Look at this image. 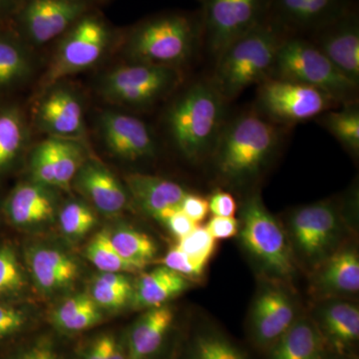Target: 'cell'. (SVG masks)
<instances>
[{"mask_svg":"<svg viewBox=\"0 0 359 359\" xmlns=\"http://www.w3.org/2000/svg\"><path fill=\"white\" fill-rule=\"evenodd\" d=\"M203 36L201 15L168 13L123 30L120 42L130 62L179 69L192 57Z\"/></svg>","mask_w":359,"mask_h":359,"instance_id":"cell-1","label":"cell"},{"mask_svg":"<svg viewBox=\"0 0 359 359\" xmlns=\"http://www.w3.org/2000/svg\"><path fill=\"white\" fill-rule=\"evenodd\" d=\"M226 103L212 80H202L184 90L168 108V134L187 159L197 162L214 150L226 123Z\"/></svg>","mask_w":359,"mask_h":359,"instance_id":"cell-2","label":"cell"},{"mask_svg":"<svg viewBox=\"0 0 359 359\" xmlns=\"http://www.w3.org/2000/svg\"><path fill=\"white\" fill-rule=\"evenodd\" d=\"M285 39L282 25L264 20L219 54L212 81L226 102L269 76Z\"/></svg>","mask_w":359,"mask_h":359,"instance_id":"cell-3","label":"cell"},{"mask_svg":"<svg viewBox=\"0 0 359 359\" xmlns=\"http://www.w3.org/2000/svg\"><path fill=\"white\" fill-rule=\"evenodd\" d=\"M121 35L122 32L115 29L97 6L90 9L56 40L53 56L40 80L39 91L95 66L114 42L120 41Z\"/></svg>","mask_w":359,"mask_h":359,"instance_id":"cell-4","label":"cell"},{"mask_svg":"<svg viewBox=\"0 0 359 359\" xmlns=\"http://www.w3.org/2000/svg\"><path fill=\"white\" fill-rule=\"evenodd\" d=\"M280 140L273 122L256 112L224 123L214 150L219 173L226 178L252 176L268 161Z\"/></svg>","mask_w":359,"mask_h":359,"instance_id":"cell-5","label":"cell"},{"mask_svg":"<svg viewBox=\"0 0 359 359\" xmlns=\"http://www.w3.org/2000/svg\"><path fill=\"white\" fill-rule=\"evenodd\" d=\"M269 77L320 89L337 103L353 102L358 89V83L342 74L313 42L292 37L280 45Z\"/></svg>","mask_w":359,"mask_h":359,"instance_id":"cell-6","label":"cell"},{"mask_svg":"<svg viewBox=\"0 0 359 359\" xmlns=\"http://www.w3.org/2000/svg\"><path fill=\"white\" fill-rule=\"evenodd\" d=\"M181 82L178 68L130 62L106 73L99 93L116 105L145 108L169 95Z\"/></svg>","mask_w":359,"mask_h":359,"instance_id":"cell-7","label":"cell"},{"mask_svg":"<svg viewBox=\"0 0 359 359\" xmlns=\"http://www.w3.org/2000/svg\"><path fill=\"white\" fill-rule=\"evenodd\" d=\"M97 6L95 0H21L8 23L33 48L56 41Z\"/></svg>","mask_w":359,"mask_h":359,"instance_id":"cell-8","label":"cell"},{"mask_svg":"<svg viewBox=\"0 0 359 359\" xmlns=\"http://www.w3.org/2000/svg\"><path fill=\"white\" fill-rule=\"evenodd\" d=\"M203 35L215 57L264 20L271 0H203Z\"/></svg>","mask_w":359,"mask_h":359,"instance_id":"cell-9","label":"cell"},{"mask_svg":"<svg viewBox=\"0 0 359 359\" xmlns=\"http://www.w3.org/2000/svg\"><path fill=\"white\" fill-rule=\"evenodd\" d=\"M259 84V106L266 116L278 122L308 121L337 103L325 92L297 82L268 77Z\"/></svg>","mask_w":359,"mask_h":359,"instance_id":"cell-10","label":"cell"},{"mask_svg":"<svg viewBox=\"0 0 359 359\" xmlns=\"http://www.w3.org/2000/svg\"><path fill=\"white\" fill-rule=\"evenodd\" d=\"M241 240L245 249L269 269L282 276L294 271L285 233L259 198H252L244 211Z\"/></svg>","mask_w":359,"mask_h":359,"instance_id":"cell-11","label":"cell"},{"mask_svg":"<svg viewBox=\"0 0 359 359\" xmlns=\"http://www.w3.org/2000/svg\"><path fill=\"white\" fill-rule=\"evenodd\" d=\"M33 121L37 129L50 137L84 142L87 136L83 100L63 81L40 92Z\"/></svg>","mask_w":359,"mask_h":359,"instance_id":"cell-12","label":"cell"},{"mask_svg":"<svg viewBox=\"0 0 359 359\" xmlns=\"http://www.w3.org/2000/svg\"><path fill=\"white\" fill-rule=\"evenodd\" d=\"M86 160L84 142L48 136L30 155L32 181L53 190H69Z\"/></svg>","mask_w":359,"mask_h":359,"instance_id":"cell-13","label":"cell"},{"mask_svg":"<svg viewBox=\"0 0 359 359\" xmlns=\"http://www.w3.org/2000/svg\"><path fill=\"white\" fill-rule=\"evenodd\" d=\"M99 134L111 154L127 161L154 157L156 142L150 128L139 118L104 111L99 117Z\"/></svg>","mask_w":359,"mask_h":359,"instance_id":"cell-14","label":"cell"},{"mask_svg":"<svg viewBox=\"0 0 359 359\" xmlns=\"http://www.w3.org/2000/svg\"><path fill=\"white\" fill-rule=\"evenodd\" d=\"M313 44L342 74L358 84L359 27L355 16L340 14L320 25Z\"/></svg>","mask_w":359,"mask_h":359,"instance_id":"cell-15","label":"cell"},{"mask_svg":"<svg viewBox=\"0 0 359 359\" xmlns=\"http://www.w3.org/2000/svg\"><path fill=\"white\" fill-rule=\"evenodd\" d=\"M72 184L104 215L119 214L128 204V190L107 167L95 160L85 161Z\"/></svg>","mask_w":359,"mask_h":359,"instance_id":"cell-16","label":"cell"},{"mask_svg":"<svg viewBox=\"0 0 359 359\" xmlns=\"http://www.w3.org/2000/svg\"><path fill=\"white\" fill-rule=\"evenodd\" d=\"M125 182L137 205L162 223L181 210L184 198L188 194L176 182L151 175H127Z\"/></svg>","mask_w":359,"mask_h":359,"instance_id":"cell-17","label":"cell"},{"mask_svg":"<svg viewBox=\"0 0 359 359\" xmlns=\"http://www.w3.org/2000/svg\"><path fill=\"white\" fill-rule=\"evenodd\" d=\"M295 313L289 297L280 290L263 292L252 308L250 332L261 348H271L294 325Z\"/></svg>","mask_w":359,"mask_h":359,"instance_id":"cell-18","label":"cell"},{"mask_svg":"<svg viewBox=\"0 0 359 359\" xmlns=\"http://www.w3.org/2000/svg\"><path fill=\"white\" fill-rule=\"evenodd\" d=\"M337 218L330 203L306 205L292 217V233L295 242L306 256L321 254L334 237Z\"/></svg>","mask_w":359,"mask_h":359,"instance_id":"cell-19","label":"cell"},{"mask_svg":"<svg viewBox=\"0 0 359 359\" xmlns=\"http://www.w3.org/2000/svg\"><path fill=\"white\" fill-rule=\"evenodd\" d=\"M9 221L18 226H32L53 219L56 197L53 189L35 182H22L11 191L4 205Z\"/></svg>","mask_w":359,"mask_h":359,"instance_id":"cell-20","label":"cell"},{"mask_svg":"<svg viewBox=\"0 0 359 359\" xmlns=\"http://www.w3.org/2000/svg\"><path fill=\"white\" fill-rule=\"evenodd\" d=\"M173 309L167 306L148 309L130 330L125 341L127 359H152L164 346L174 323Z\"/></svg>","mask_w":359,"mask_h":359,"instance_id":"cell-21","label":"cell"},{"mask_svg":"<svg viewBox=\"0 0 359 359\" xmlns=\"http://www.w3.org/2000/svg\"><path fill=\"white\" fill-rule=\"evenodd\" d=\"M32 49L8 22L0 23V96L22 86L32 77Z\"/></svg>","mask_w":359,"mask_h":359,"instance_id":"cell-22","label":"cell"},{"mask_svg":"<svg viewBox=\"0 0 359 359\" xmlns=\"http://www.w3.org/2000/svg\"><path fill=\"white\" fill-rule=\"evenodd\" d=\"M28 264L37 287L42 292H56L76 280L78 266L72 257L52 248H36L28 254Z\"/></svg>","mask_w":359,"mask_h":359,"instance_id":"cell-23","label":"cell"},{"mask_svg":"<svg viewBox=\"0 0 359 359\" xmlns=\"http://www.w3.org/2000/svg\"><path fill=\"white\" fill-rule=\"evenodd\" d=\"M328 348L318 325L306 320H295L269 348V359H327Z\"/></svg>","mask_w":359,"mask_h":359,"instance_id":"cell-24","label":"cell"},{"mask_svg":"<svg viewBox=\"0 0 359 359\" xmlns=\"http://www.w3.org/2000/svg\"><path fill=\"white\" fill-rule=\"evenodd\" d=\"M188 278L167 266L153 269L139 278L132 302L137 309H152L181 294L189 287Z\"/></svg>","mask_w":359,"mask_h":359,"instance_id":"cell-25","label":"cell"},{"mask_svg":"<svg viewBox=\"0 0 359 359\" xmlns=\"http://www.w3.org/2000/svg\"><path fill=\"white\" fill-rule=\"evenodd\" d=\"M341 0H271L276 13L273 20L285 26L323 25L340 15Z\"/></svg>","mask_w":359,"mask_h":359,"instance_id":"cell-26","label":"cell"},{"mask_svg":"<svg viewBox=\"0 0 359 359\" xmlns=\"http://www.w3.org/2000/svg\"><path fill=\"white\" fill-rule=\"evenodd\" d=\"M29 126L23 110L14 102L0 103V172L13 166L29 141Z\"/></svg>","mask_w":359,"mask_h":359,"instance_id":"cell-27","label":"cell"},{"mask_svg":"<svg viewBox=\"0 0 359 359\" xmlns=\"http://www.w3.org/2000/svg\"><path fill=\"white\" fill-rule=\"evenodd\" d=\"M320 328L328 346L344 353L359 339V309L348 302L328 306L321 316Z\"/></svg>","mask_w":359,"mask_h":359,"instance_id":"cell-28","label":"cell"},{"mask_svg":"<svg viewBox=\"0 0 359 359\" xmlns=\"http://www.w3.org/2000/svg\"><path fill=\"white\" fill-rule=\"evenodd\" d=\"M111 245L127 263L142 269L157 255V245L146 233L133 229H120L109 233Z\"/></svg>","mask_w":359,"mask_h":359,"instance_id":"cell-29","label":"cell"},{"mask_svg":"<svg viewBox=\"0 0 359 359\" xmlns=\"http://www.w3.org/2000/svg\"><path fill=\"white\" fill-rule=\"evenodd\" d=\"M321 282L337 292H355L359 290V259L354 250L334 255L323 269Z\"/></svg>","mask_w":359,"mask_h":359,"instance_id":"cell-30","label":"cell"},{"mask_svg":"<svg viewBox=\"0 0 359 359\" xmlns=\"http://www.w3.org/2000/svg\"><path fill=\"white\" fill-rule=\"evenodd\" d=\"M133 287L122 273H102L92 285L91 295L99 308L119 309L132 299Z\"/></svg>","mask_w":359,"mask_h":359,"instance_id":"cell-31","label":"cell"},{"mask_svg":"<svg viewBox=\"0 0 359 359\" xmlns=\"http://www.w3.org/2000/svg\"><path fill=\"white\" fill-rule=\"evenodd\" d=\"M355 102L344 109L328 112L320 117L321 124L348 150L359 151V110Z\"/></svg>","mask_w":359,"mask_h":359,"instance_id":"cell-32","label":"cell"},{"mask_svg":"<svg viewBox=\"0 0 359 359\" xmlns=\"http://www.w3.org/2000/svg\"><path fill=\"white\" fill-rule=\"evenodd\" d=\"M189 359H248L228 337L215 330L196 334L190 347Z\"/></svg>","mask_w":359,"mask_h":359,"instance_id":"cell-33","label":"cell"},{"mask_svg":"<svg viewBox=\"0 0 359 359\" xmlns=\"http://www.w3.org/2000/svg\"><path fill=\"white\" fill-rule=\"evenodd\" d=\"M86 257L102 273H132L140 271L127 263L111 245L109 233L102 231L92 238L86 248Z\"/></svg>","mask_w":359,"mask_h":359,"instance_id":"cell-34","label":"cell"},{"mask_svg":"<svg viewBox=\"0 0 359 359\" xmlns=\"http://www.w3.org/2000/svg\"><path fill=\"white\" fill-rule=\"evenodd\" d=\"M95 214L88 205L73 200L63 205L59 214L60 228L70 238H81L95 226Z\"/></svg>","mask_w":359,"mask_h":359,"instance_id":"cell-35","label":"cell"},{"mask_svg":"<svg viewBox=\"0 0 359 359\" xmlns=\"http://www.w3.org/2000/svg\"><path fill=\"white\" fill-rule=\"evenodd\" d=\"M178 247L203 273L214 256L216 240L210 235L205 226H198L188 236L179 241Z\"/></svg>","mask_w":359,"mask_h":359,"instance_id":"cell-36","label":"cell"},{"mask_svg":"<svg viewBox=\"0 0 359 359\" xmlns=\"http://www.w3.org/2000/svg\"><path fill=\"white\" fill-rule=\"evenodd\" d=\"M25 285L15 252L11 247L0 248V295L16 294Z\"/></svg>","mask_w":359,"mask_h":359,"instance_id":"cell-37","label":"cell"},{"mask_svg":"<svg viewBox=\"0 0 359 359\" xmlns=\"http://www.w3.org/2000/svg\"><path fill=\"white\" fill-rule=\"evenodd\" d=\"M78 359H127L125 341L114 334L99 335L84 347Z\"/></svg>","mask_w":359,"mask_h":359,"instance_id":"cell-38","label":"cell"},{"mask_svg":"<svg viewBox=\"0 0 359 359\" xmlns=\"http://www.w3.org/2000/svg\"><path fill=\"white\" fill-rule=\"evenodd\" d=\"M91 301L92 297L86 294H80L69 297L52 313V323L59 330L65 332L66 327L69 325L71 320Z\"/></svg>","mask_w":359,"mask_h":359,"instance_id":"cell-39","label":"cell"},{"mask_svg":"<svg viewBox=\"0 0 359 359\" xmlns=\"http://www.w3.org/2000/svg\"><path fill=\"white\" fill-rule=\"evenodd\" d=\"M27 313L22 309L9 306H0V339L20 334L27 327Z\"/></svg>","mask_w":359,"mask_h":359,"instance_id":"cell-40","label":"cell"},{"mask_svg":"<svg viewBox=\"0 0 359 359\" xmlns=\"http://www.w3.org/2000/svg\"><path fill=\"white\" fill-rule=\"evenodd\" d=\"M163 264L168 269L176 271L180 275L185 276V278H198L202 276L199 269L194 266L191 259L187 256L178 245L174 247L173 249L169 250L163 259Z\"/></svg>","mask_w":359,"mask_h":359,"instance_id":"cell-41","label":"cell"},{"mask_svg":"<svg viewBox=\"0 0 359 359\" xmlns=\"http://www.w3.org/2000/svg\"><path fill=\"white\" fill-rule=\"evenodd\" d=\"M205 229L215 240H228L238 235L240 224L235 217L224 218L214 216L210 219Z\"/></svg>","mask_w":359,"mask_h":359,"instance_id":"cell-42","label":"cell"},{"mask_svg":"<svg viewBox=\"0 0 359 359\" xmlns=\"http://www.w3.org/2000/svg\"><path fill=\"white\" fill-rule=\"evenodd\" d=\"M181 211L194 223L199 224L204 222L209 214V202L199 195L188 193L182 203Z\"/></svg>","mask_w":359,"mask_h":359,"instance_id":"cell-43","label":"cell"},{"mask_svg":"<svg viewBox=\"0 0 359 359\" xmlns=\"http://www.w3.org/2000/svg\"><path fill=\"white\" fill-rule=\"evenodd\" d=\"M209 202V210L214 216L230 218L237 212V203L230 193L218 190L212 193Z\"/></svg>","mask_w":359,"mask_h":359,"instance_id":"cell-44","label":"cell"},{"mask_svg":"<svg viewBox=\"0 0 359 359\" xmlns=\"http://www.w3.org/2000/svg\"><path fill=\"white\" fill-rule=\"evenodd\" d=\"M13 359H60V355L51 340L42 339L26 347Z\"/></svg>","mask_w":359,"mask_h":359,"instance_id":"cell-45","label":"cell"},{"mask_svg":"<svg viewBox=\"0 0 359 359\" xmlns=\"http://www.w3.org/2000/svg\"><path fill=\"white\" fill-rule=\"evenodd\" d=\"M164 224H167L170 231H171L179 241L185 238L191 231H193L199 226V224L194 223L192 219L189 218L188 216H186L181 210L174 212L171 217H169V218L166 219Z\"/></svg>","mask_w":359,"mask_h":359,"instance_id":"cell-46","label":"cell"},{"mask_svg":"<svg viewBox=\"0 0 359 359\" xmlns=\"http://www.w3.org/2000/svg\"><path fill=\"white\" fill-rule=\"evenodd\" d=\"M21 0H0V23L8 22L11 20Z\"/></svg>","mask_w":359,"mask_h":359,"instance_id":"cell-47","label":"cell"},{"mask_svg":"<svg viewBox=\"0 0 359 359\" xmlns=\"http://www.w3.org/2000/svg\"><path fill=\"white\" fill-rule=\"evenodd\" d=\"M96 4H105V2L109 1V0H95Z\"/></svg>","mask_w":359,"mask_h":359,"instance_id":"cell-48","label":"cell"}]
</instances>
